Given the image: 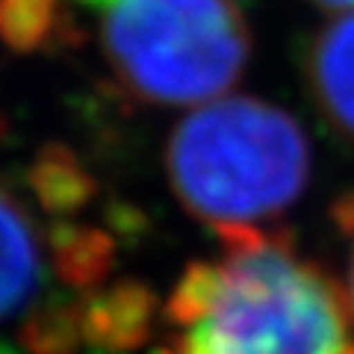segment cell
Returning <instances> with one entry per match:
<instances>
[{
    "label": "cell",
    "mask_w": 354,
    "mask_h": 354,
    "mask_svg": "<svg viewBox=\"0 0 354 354\" xmlns=\"http://www.w3.org/2000/svg\"><path fill=\"white\" fill-rule=\"evenodd\" d=\"M95 177L65 148L0 165V354H139L162 325L148 283L118 278V236L86 213Z\"/></svg>",
    "instance_id": "6da1fadb"
},
{
    "label": "cell",
    "mask_w": 354,
    "mask_h": 354,
    "mask_svg": "<svg viewBox=\"0 0 354 354\" xmlns=\"http://www.w3.org/2000/svg\"><path fill=\"white\" fill-rule=\"evenodd\" d=\"M310 169L313 153L298 118L248 95L195 106L165 145L171 192L225 245L278 234L274 221L304 195Z\"/></svg>",
    "instance_id": "3957f363"
},
{
    "label": "cell",
    "mask_w": 354,
    "mask_h": 354,
    "mask_svg": "<svg viewBox=\"0 0 354 354\" xmlns=\"http://www.w3.org/2000/svg\"><path fill=\"white\" fill-rule=\"evenodd\" d=\"M95 15V36L118 86L157 106L225 97L251 57L239 0H57Z\"/></svg>",
    "instance_id": "277c9868"
},
{
    "label": "cell",
    "mask_w": 354,
    "mask_h": 354,
    "mask_svg": "<svg viewBox=\"0 0 354 354\" xmlns=\"http://www.w3.org/2000/svg\"><path fill=\"white\" fill-rule=\"evenodd\" d=\"M151 354H354L346 292L281 230L186 266L162 301Z\"/></svg>",
    "instance_id": "7a4b0ae2"
},
{
    "label": "cell",
    "mask_w": 354,
    "mask_h": 354,
    "mask_svg": "<svg viewBox=\"0 0 354 354\" xmlns=\"http://www.w3.org/2000/svg\"><path fill=\"white\" fill-rule=\"evenodd\" d=\"M304 77L325 124L354 142V12L337 15L313 36Z\"/></svg>",
    "instance_id": "5b68a950"
},
{
    "label": "cell",
    "mask_w": 354,
    "mask_h": 354,
    "mask_svg": "<svg viewBox=\"0 0 354 354\" xmlns=\"http://www.w3.org/2000/svg\"><path fill=\"white\" fill-rule=\"evenodd\" d=\"M334 221H337L342 239H346V283H339V286L346 292L348 310L354 316V195L342 198L334 207Z\"/></svg>",
    "instance_id": "8992f818"
},
{
    "label": "cell",
    "mask_w": 354,
    "mask_h": 354,
    "mask_svg": "<svg viewBox=\"0 0 354 354\" xmlns=\"http://www.w3.org/2000/svg\"><path fill=\"white\" fill-rule=\"evenodd\" d=\"M319 9H328V12H354V0H310Z\"/></svg>",
    "instance_id": "52a82bcc"
}]
</instances>
